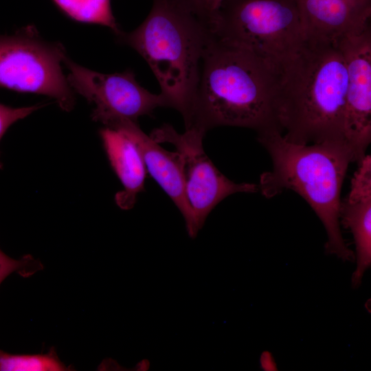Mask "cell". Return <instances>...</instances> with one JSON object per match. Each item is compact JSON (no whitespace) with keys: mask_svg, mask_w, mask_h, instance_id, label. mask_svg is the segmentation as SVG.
I'll list each match as a JSON object with an SVG mask.
<instances>
[{"mask_svg":"<svg viewBox=\"0 0 371 371\" xmlns=\"http://www.w3.org/2000/svg\"><path fill=\"white\" fill-rule=\"evenodd\" d=\"M278 123L289 142H344L347 70L337 43L305 39L272 63ZM346 144V143H345Z\"/></svg>","mask_w":371,"mask_h":371,"instance_id":"cell-1","label":"cell"},{"mask_svg":"<svg viewBox=\"0 0 371 371\" xmlns=\"http://www.w3.org/2000/svg\"><path fill=\"white\" fill-rule=\"evenodd\" d=\"M221 126L282 133L272 63L214 36L202 58L185 126L205 133Z\"/></svg>","mask_w":371,"mask_h":371,"instance_id":"cell-2","label":"cell"},{"mask_svg":"<svg viewBox=\"0 0 371 371\" xmlns=\"http://www.w3.org/2000/svg\"><path fill=\"white\" fill-rule=\"evenodd\" d=\"M278 130L258 133V142L272 160V169L261 175L258 192L266 198L284 190L299 194L323 223L328 240L326 253L354 261L340 228L341 190L352 153L343 142L300 144L287 141Z\"/></svg>","mask_w":371,"mask_h":371,"instance_id":"cell-3","label":"cell"},{"mask_svg":"<svg viewBox=\"0 0 371 371\" xmlns=\"http://www.w3.org/2000/svg\"><path fill=\"white\" fill-rule=\"evenodd\" d=\"M116 36L146 61L169 106L186 122L204 52L214 36L210 24L179 0H152L142 24Z\"/></svg>","mask_w":371,"mask_h":371,"instance_id":"cell-4","label":"cell"},{"mask_svg":"<svg viewBox=\"0 0 371 371\" xmlns=\"http://www.w3.org/2000/svg\"><path fill=\"white\" fill-rule=\"evenodd\" d=\"M210 24L218 40L271 63L306 39L296 0H221Z\"/></svg>","mask_w":371,"mask_h":371,"instance_id":"cell-5","label":"cell"},{"mask_svg":"<svg viewBox=\"0 0 371 371\" xmlns=\"http://www.w3.org/2000/svg\"><path fill=\"white\" fill-rule=\"evenodd\" d=\"M63 46L43 40L32 27L0 35V87L54 98L70 111L75 97L60 67Z\"/></svg>","mask_w":371,"mask_h":371,"instance_id":"cell-6","label":"cell"},{"mask_svg":"<svg viewBox=\"0 0 371 371\" xmlns=\"http://www.w3.org/2000/svg\"><path fill=\"white\" fill-rule=\"evenodd\" d=\"M63 62L69 72L67 81L74 91L95 105L91 117L107 126L120 120L137 122L161 106H169L162 93L155 94L141 86L131 70L103 74L79 65L66 54Z\"/></svg>","mask_w":371,"mask_h":371,"instance_id":"cell-7","label":"cell"},{"mask_svg":"<svg viewBox=\"0 0 371 371\" xmlns=\"http://www.w3.org/2000/svg\"><path fill=\"white\" fill-rule=\"evenodd\" d=\"M204 135L195 128L179 134L170 125L164 124L150 135L157 143L173 144L183 158L186 194L197 234L210 212L225 198L238 192H258V184L235 183L216 168L204 152Z\"/></svg>","mask_w":371,"mask_h":371,"instance_id":"cell-8","label":"cell"},{"mask_svg":"<svg viewBox=\"0 0 371 371\" xmlns=\"http://www.w3.org/2000/svg\"><path fill=\"white\" fill-rule=\"evenodd\" d=\"M337 44L347 70L344 139L359 162L371 141V28Z\"/></svg>","mask_w":371,"mask_h":371,"instance_id":"cell-9","label":"cell"},{"mask_svg":"<svg viewBox=\"0 0 371 371\" xmlns=\"http://www.w3.org/2000/svg\"><path fill=\"white\" fill-rule=\"evenodd\" d=\"M105 127L122 131L134 142L151 177L183 215L189 236L195 238L197 233L192 209L186 194L183 161L181 154L178 151L170 152L161 148L159 143L143 132L137 122L120 120Z\"/></svg>","mask_w":371,"mask_h":371,"instance_id":"cell-10","label":"cell"},{"mask_svg":"<svg viewBox=\"0 0 371 371\" xmlns=\"http://www.w3.org/2000/svg\"><path fill=\"white\" fill-rule=\"evenodd\" d=\"M306 39L337 43L370 27L371 0H296Z\"/></svg>","mask_w":371,"mask_h":371,"instance_id":"cell-11","label":"cell"},{"mask_svg":"<svg viewBox=\"0 0 371 371\" xmlns=\"http://www.w3.org/2000/svg\"><path fill=\"white\" fill-rule=\"evenodd\" d=\"M339 220L350 230L355 244L357 267L351 282L358 288L365 271L371 265V157L358 162L347 196L341 200Z\"/></svg>","mask_w":371,"mask_h":371,"instance_id":"cell-12","label":"cell"},{"mask_svg":"<svg viewBox=\"0 0 371 371\" xmlns=\"http://www.w3.org/2000/svg\"><path fill=\"white\" fill-rule=\"evenodd\" d=\"M110 164L120 180L123 190L115 196L116 204L122 210L131 209L137 194L143 191L146 166L134 142L122 131L108 127L100 131Z\"/></svg>","mask_w":371,"mask_h":371,"instance_id":"cell-13","label":"cell"},{"mask_svg":"<svg viewBox=\"0 0 371 371\" xmlns=\"http://www.w3.org/2000/svg\"><path fill=\"white\" fill-rule=\"evenodd\" d=\"M71 19L88 23L106 26L115 34L119 29L112 13L110 0H53Z\"/></svg>","mask_w":371,"mask_h":371,"instance_id":"cell-14","label":"cell"},{"mask_svg":"<svg viewBox=\"0 0 371 371\" xmlns=\"http://www.w3.org/2000/svg\"><path fill=\"white\" fill-rule=\"evenodd\" d=\"M54 349L46 354L16 355L0 350V371L69 370Z\"/></svg>","mask_w":371,"mask_h":371,"instance_id":"cell-15","label":"cell"},{"mask_svg":"<svg viewBox=\"0 0 371 371\" xmlns=\"http://www.w3.org/2000/svg\"><path fill=\"white\" fill-rule=\"evenodd\" d=\"M36 260L30 256H25L20 260L13 259L0 249V284L13 272L24 276H30L36 271Z\"/></svg>","mask_w":371,"mask_h":371,"instance_id":"cell-16","label":"cell"},{"mask_svg":"<svg viewBox=\"0 0 371 371\" xmlns=\"http://www.w3.org/2000/svg\"><path fill=\"white\" fill-rule=\"evenodd\" d=\"M42 104L13 108L0 103V141L9 127L19 120H22L42 107ZM2 163L0 160V169Z\"/></svg>","mask_w":371,"mask_h":371,"instance_id":"cell-17","label":"cell"},{"mask_svg":"<svg viewBox=\"0 0 371 371\" xmlns=\"http://www.w3.org/2000/svg\"><path fill=\"white\" fill-rule=\"evenodd\" d=\"M194 14L210 23L221 0H179Z\"/></svg>","mask_w":371,"mask_h":371,"instance_id":"cell-18","label":"cell"},{"mask_svg":"<svg viewBox=\"0 0 371 371\" xmlns=\"http://www.w3.org/2000/svg\"><path fill=\"white\" fill-rule=\"evenodd\" d=\"M149 362L147 360H144L137 364L138 370H146L149 367Z\"/></svg>","mask_w":371,"mask_h":371,"instance_id":"cell-19","label":"cell"},{"mask_svg":"<svg viewBox=\"0 0 371 371\" xmlns=\"http://www.w3.org/2000/svg\"><path fill=\"white\" fill-rule=\"evenodd\" d=\"M221 3V2H220Z\"/></svg>","mask_w":371,"mask_h":371,"instance_id":"cell-20","label":"cell"}]
</instances>
